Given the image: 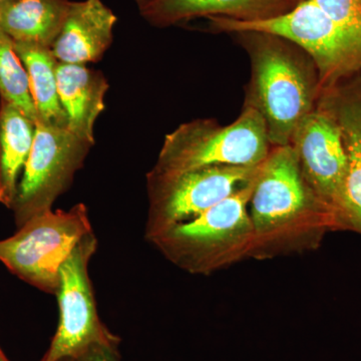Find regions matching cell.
Here are the masks:
<instances>
[{
  "mask_svg": "<svg viewBox=\"0 0 361 361\" xmlns=\"http://www.w3.org/2000/svg\"><path fill=\"white\" fill-rule=\"evenodd\" d=\"M249 205L255 240L303 223L336 225L334 214L306 184L290 145L271 148L261 165Z\"/></svg>",
  "mask_w": 361,
  "mask_h": 361,
  "instance_id": "8992f818",
  "label": "cell"
},
{
  "mask_svg": "<svg viewBox=\"0 0 361 361\" xmlns=\"http://www.w3.org/2000/svg\"><path fill=\"white\" fill-rule=\"evenodd\" d=\"M61 361H77V360H75V358H66V360H63Z\"/></svg>",
  "mask_w": 361,
  "mask_h": 361,
  "instance_id": "cb8c5ba5",
  "label": "cell"
},
{
  "mask_svg": "<svg viewBox=\"0 0 361 361\" xmlns=\"http://www.w3.org/2000/svg\"><path fill=\"white\" fill-rule=\"evenodd\" d=\"M56 78L68 129L92 146L94 123L104 110V96L109 87L106 78L103 73L85 65L63 63L56 66Z\"/></svg>",
  "mask_w": 361,
  "mask_h": 361,
  "instance_id": "5bb4252c",
  "label": "cell"
},
{
  "mask_svg": "<svg viewBox=\"0 0 361 361\" xmlns=\"http://www.w3.org/2000/svg\"><path fill=\"white\" fill-rule=\"evenodd\" d=\"M14 49L27 71L37 121L54 127L68 128V118L59 101L56 78L59 61L51 49L16 42Z\"/></svg>",
  "mask_w": 361,
  "mask_h": 361,
  "instance_id": "e0dca14e",
  "label": "cell"
},
{
  "mask_svg": "<svg viewBox=\"0 0 361 361\" xmlns=\"http://www.w3.org/2000/svg\"><path fill=\"white\" fill-rule=\"evenodd\" d=\"M314 2L332 20L361 37L360 0H314Z\"/></svg>",
  "mask_w": 361,
  "mask_h": 361,
  "instance_id": "d6986e66",
  "label": "cell"
},
{
  "mask_svg": "<svg viewBox=\"0 0 361 361\" xmlns=\"http://www.w3.org/2000/svg\"><path fill=\"white\" fill-rule=\"evenodd\" d=\"M289 145L295 153L306 184L336 220L348 165L336 120L316 106L297 125Z\"/></svg>",
  "mask_w": 361,
  "mask_h": 361,
  "instance_id": "30bf717a",
  "label": "cell"
},
{
  "mask_svg": "<svg viewBox=\"0 0 361 361\" xmlns=\"http://www.w3.org/2000/svg\"><path fill=\"white\" fill-rule=\"evenodd\" d=\"M256 180L206 212L159 233L149 241L191 272L212 269L255 240L248 209Z\"/></svg>",
  "mask_w": 361,
  "mask_h": 361,
  "instance_id": "277c9868",
  "label": "cell"
},
{
  "mask_svg": "<svg viewBox=\"0 0 361 361\" xmlns=\"http://www.w3.org/2000/svg\"><path fill=\"white\" fill-rule=\"evenodd\" d=\"M92 232L84 204L68 211L51 209L28 220L13 236L0 240V262L23 281L56 295L61 266Z\"/></svg>",
  "mask_w": 361,
  "mask_h": 361,
  "instance_id": "5b68a950",
  "label": "cell"
},
{
  "mask_svg": "<svg viewBox=\"0 0 361 361\" xmlns=\"http://www.w3.org/2000/svg\"><path fill=\"white\" fill-rule=\"evenodd\" d=\"M207 20L213 32L233 35L257 30L275 33L295 42L314 61L322 90L361 73V37L332 20L314 0L301 2L288 13L267 20Z\"/></svg>",
  "mask_w": 361,
  "mask_h": 361,
  "instance_id": "3957f363",
  "label": "cell"
},
{
  "mask_svg": "<svg viewBox=\"0 0 361 361\" xmlns=\"http://www.w3.org/2000/svg\"><path fill=\"white\" fill-rule=\"evenodd\" d=\"M135 1L137 2V6H139V7H140V6H142V4H146V2L149 1V0H135Z\"/></svg>",
  "mask_w": 361,
  "mask_h": 361,
  "instance_id": "603a6c76",
  "label": "cell"
},
{
  "mask_svg": "<svg viewBox=\"0 0 361 361\" xmlns=\"http://www.w3.org/2000/svg\"><path fill=\"white\" fill-rule=\"evenodd\" d=\"M291 8L287 0H149L140 6L144 18L160 27L197 18H226L245 23L267 20Z\"/></svg>",
  "mask_w": 361,
  "mask_h": 361,
  "instance_id": "4fadbf2b",
  "label": "cell"
},
{
  "mask_svg": "<svg viewBox=\"0 0 361 361\" xmlns=\"http://www.w3.org/2000/svg\"><path fill=\"white\" fill-rule=\"evenodd\" d=\"M0 361H9L7 360V357L6 355H4V353H2L1 349H0Z\"/></svg>",
  "mask_w": 361,
  "mask_h": 361,
  "instance_id": "7402d4cb",
  "label": "cell"
},
{
  "mask_svg": "<svg viewBox=\"0 0 361 361\" xmlns=\"http://www.w3.org/2000/svg\"><path fill=\"white\" fill-rule=\"evenodd\" d=\"M90 147L68 128L35 122L32 151L11 208L18 227L51 210L59 195L70 187Z\"/></svg>",
  "mask_w": 361,
  "mask_h": 361,
  "instance_id": "ba28073f",
  "label": "cell"
},
{
  "mask_svg": "<svg viewBox=\"0 0 361 361\" xmlns=\"http://www.w3.org/2000/svg\"><path fill=\"white\" fill-rule=\"evenodd\" d=\"M250 59L244 106L262 116L271 147L286 146L304 116L322 94L314 61L295 42L275 33H233Z\"/></svg>",
  "mask_w": 361,
  "mask_h": 361,
  "instance_id": "6da1fadb",
  "label": "cell"
},
{
  "mask_svg": "<svg viewBox=\"0 0 361 361\" xmlns=\"http://www.w3.org/2000/svg\"><path fill=\"white\" fill-rule=\"evenodd\" d=\"M6 1V0H0V2Z\"/></svg>",
  "mask_w": 361,
  "mask_h": 361,
  "instance_id": "d4e9b609",
  "label": "cell"
},
{
  "mask_svg": "<svg viewBox=\"0 0 361 361\" xmlns=\"http://www.w3.org/2000/svg\"><path fill=\"white\" fill-rule=\"evenodd\" d=\"M94 232L85 237L71 252L59 272L58 330L42 361H61L82 355L96 344L116 346L118 336L103 324L97 314L89 274L90 259L96 253Z\"/></svg>",
  "mask_w": 361,
  "mask_h": 361,
  "instance_id": "52a82bcc",
  "label": "cell"
},
{
  "mask_svg": "<svg viewBox=\"0 0 361 361\" xmlns=\"http://www.w3.org/2000/svg\"><path fill=\"white\" fill-rule=\"evenodd\" d=\"M0 96L13 104L33 122L37 113L30 92V80L23 61L14 49V42L0 28Z\"/></svg>",
  "mask_w": 361,
  "mask_h": 361,
  "instance_id": "ac0fdd59",
  "label": "cell"
},
{
  "mask_svg": "<svg viewBox=\"0 0 361 361\" xmlns=\"http://www.w3.org/2000/svg\"><path fill=\"white\" fill-rule=\"evenodd\" d=\"M77 361H120V356L116 346L96 344L78 356Z\"/></svg>",
  "mask_w": 361,
  "mask_h": 361,
  "instance_id": "ffe728a7",
  "label": "cell"
},
{
  "mask_svg": "<svg viewBox=\"0 0 361 361\" xmlns=\"http://www.w3.org/2000/svg\"><path fill=\"white\" fill-rule=\"evenodd\" d=\"M261 165L212 166L169 179L149 180L151 206L146 238L193 219L229 198L257 178Z\"/></svg>",
  "mask_w": 361,
  "mask_h": 361,
  "instance_id": "9c48e42d",
  "label": "cell"
},
{
  "mask_svg": "<svg viewBox=\"0 0 361 361\" xmlns=\"http://www.w3.org/2000/svg\"><path fill=\"white\" fill-rule=\"evenodd\" d=\"M360 1H361V0H360Z\"/></svg>",
  "mask_w": 361,
  "mask_h": 361,
  "instance_id": "484cf974",
  "label": "cell"
},
{
  "mask_svg": "<svg viewBox=\"0 0 361 361\" xmlns=\"http://www.w3.org/2000/svg\"><path fill=\"white\" fill-rule=\"evenodd\" d=\"M68 0H6L0 2V28L16 44L51 49L66 20Z\"/></svg>",
  "mask_w": 361,
  "mask_h": 361,
  "instance_id": "9a60e30c",
  "label": "cell"
},
{
  "mask_svg": "<svg viewBox=\"0 0 361 361\" xmlns=\"http://www.w3.org/2000/svg\"><path fill=\"white\" fill-rule=\"evenodd\" d=\"M116 16L101 0L71 2L51 51L59 63L99 61L113 42Z\"/></svg>",
  "mask_w": 361,
  "mask_h": 361,
  "instance_id": "7c38bea8",
  "label": "cell"
},
{
  "mask_svg": "<svg viewBox=\"0 0 361 361\" xmlns=\"http://www.w3.org/2000/svg\"><path fill=\"white\" fill-rule=\"evenodd\" d=\"M317 106L338 125L348 160L336 225L361 234V73L323 90Z\"/></svg>",
  "mask_w": 361,
  "mask_h": 361,
  "instance_id": "8fae6325",
  "label": "cell"
},
{
  "mask_svg": "<svg viewBox=\"0 0 361 361\" xmlns=\"http://www.w3.org/2000/svg\"><path fill=\"white\" fill-rule=\"evenodd\" d=\"M35 122L13 104H0V204L13 208L18 178L35 140Z\"/></svg>",
  "mask_w": 361,
  "mask_h": 361,
  "instance_id": "2e32d148",
  "label": "cell"
},
{
  "mask_svg": "<svg viewBox=\"0 0 361 361\" xmlns=\"http://www.w3.org/2000/svg\"><path fill=\"white\" fill-rule=\"evenodd\" d=\"M272 148L262 116L243 106L234 122L222 126L211 118L183 123L166 135L148 180H164L212 166L256 167Z\"/></svg>",
  "mask_w": 361,
  "mask_h": 361,
  "instance_id": "7a4b0ae2",
  "label": "cell"
},
{
  "mask_svg": "<svg viewBox=\"0 0 361 361\" xmlns=\"http://www.w3.org/2000/svg\"><path fill=\"white\" fill-rule=\"evenodd\" d=\"M287 1L290 4V6L292 7L298 6L299 4H301V2L306 1V0H287Z\"/></svg>",
  "mask_w": 361,
  "mask_h": 361,
  "instance_id": "44dd1931",
  "label": "cell"
}]
</instances>
